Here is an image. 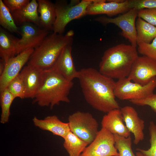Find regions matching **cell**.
Listing matches in <instances>:
<instances>
[{
    "mask_svg": "<svg viewBox=\"0 0 156 156\" xmlns=\"http://www.w3.org/2000/svg\"><path fill=\"white\" fill-rule=\"evenodd\" d=\"M78 79L85 100L94 109L107 113L120 108L114 94L113 79L92 67L79 70Z\"/></svg>",
    "mask_w": 156,
    "mask_h": 156,
    "instance_id": "1",
    "label": "cell"
},
{
    "mask_svg": "<svg viewBox=\"0 0 156 156\" xmlns=\"http://www.w3.org/2000/svg\"><path fill=\"white\" fill-rule=\"evenodd\" d=\"M138 56L136 47L124 43L117 44L105 51L99 63V71L113 79L127 77Z\"/></svg>",
    "mask_w": 156,
    "mask_h": 156,
    "instance_id": "2",
    "label": "cell"
},
{
    "mask_svg": "<svg viewBox=\"0 0 156 156\" xmlns=\"http://www.w3.org/2000/svg\"><path fill=\"white\" fill-rule=\"evenodd\" d=\"M44 70L43 81L36 94L33 103L52 109L61 102H70L68 95L73 85V81L68 80L52 70Z\"/></svg>",
    "mask_w": 156,
    "mask_h": 156,
    "instance_id": "3",
    "label": "cell"
},
{
    "mask_svg": "<svg viewBox=\"0 0 156 156\" xmlns=\"http://www.w3.org/2000/svg\"><path fill=\"white\" fill-rule=\"evenodd\" d=\"M74 34L72 30L64 35L53 32L49 34L41 44L34 49L27 64L43 70L51 69L63 49L72 44Z\"/></svg>",
    "mask_w": 156,
    "mask_h": 156,
    "instance_id": "4",
    "label": "cell"
},
{
    "mask_svg": "<svg viewBox=\"0 0 156 156\" xmlns=\"http://www.w3.org/2000/svg\"><path fill=\"white\" fill-rule=\"evenodd\" d=\"M93 1H73L69 3L65 0L56 1L54 3L56 18L53 27V32L63 34L66 26L70 22L87 15V8Z\"/></svg>",
    "mask_w": 156,
    "mask_h": 156,
    "instance_id": "5",
    "label": "cell"
},
{
    "mask_svg": "<svg viewBox=\"0 0 156 156\" xmlns=\"http://www.w3.org/2000/svg\"><path fill=\"white\" fill-rule=\"evenodd\" d=\"M68 121L70 131L88 145L99 132L98 122L89 112L77 111L69 116Z\"/></svg>",
    "mask_w": 156,
    "mask_h": 156,
    "instance_id": "6",
    "label": "cell"
},
{
    "mask_svg": "<svg viewBox=\"0 0 156 156\" xmlns=\"http://www.w3.org/2000/svg\"><path fill=\"white\" fill-rule=\"evenodd\" d=\"M156 88V77L144 85L133 82L127 77L116 82L114 94L116 98L122 100H138L154 93Z\"/></svg>",
    "mask_w": 156,
    "mask_h": 156,
    "instance_id": "7",
    "label": "cell"
},
{
    "mask_svg": "<svg viewBox=\"0 0 156 156\" xmlns=\"http://www.w3.org/2000/svg\"><path fill=\"white\" fill-rule=\"evenodd\" d=\"M138 11L135 8H131L115 18L103 16L96 17L94 20L104 25L112 23L117 25L122 30L121 35L128 39L132 45L136 47L137 33L135 23L136 18L138 17Z\"/></svg>",
    "mask_w": 156,
    "mask_h": 156,
    "instance_id": "8",
    "label": "cell"
},
{
    "mask_svg": "<svg viewBox=\"0 0 156 156\" xmlns=\"http://www.w3.org/2000/svg\"><path fill=\"white\" fill-rule=\"evenodd\" d=\"M115 144L114 134L102 128L80 156H119Z\"/></svg>",
    "mask_w": 156,
    "mask_h": 156,
    "instance_id": "9",
    "label": "cell"
},
{
    "mask_svg": "<svg viewBox=\"0 0 156 156\" xmlns=\"http://www.w3.org/2000/svg\"><path fill=\"white\" fill-rule=\"evenodd\" d=\"M20 27L21 37L17 43V55L27 49L36 48L50 33L49 31L31 23H23Z\"/></svg>",
    "mask_w": 156,
    "mask_h": 156,
    "instance_id": "10",
    "label": "cell"
},
{
    "mask_svg": "<svg viewBox=\"0 0 156 156\" xmlns=\"http://www.w3.org/2000/svg\"><path fill=\"white\" fill-rule=\"evenodd\" d=\"M156 77V61L142 55L138 56L134 62L127 77L131 81L144 85Z\"/></svg>",
    "mask_w": 156,
    "mask_h": 156,
    "instance_id": "11",
    "label": "cell"
},
{
    "mask_svg": "<svg viewBox=\"0 0 156 156\" xmlns=\"http://www.w3.org/2000/svg\"><path fill=\"white\" fill-rule=\"evenodd\" d=\"M34 49L29 48L10 58L5 64L4 71L0 75V92L5 89L9 83L20 73L29 61Z\"/></svg>",
    "mask_w": 156,
    "mask_h": 156,
    "instance_id": "12",
    "label": "cell"
},
{
    "mask_svg": "<svg viewBox=\"0 0 156 156\" xmlns=\"http://www.w3.org/2000/svg\"><path fill=\"white\" fill-rule=\"evenodd\" d=\"M44 70L28 65L24 67L19 75L25 90V98H34L44 79Z\"/></svg>",
    "mask_w": 156,
    "mask_h": 156,
    "instance_id": "13",
    "label": "cell"
},
{
    "mask_svg": "<svg viewBox=\"0 0 156 156\" xmlns=\"http://www.w3.org/2000/svg\"><path fill=\"white\" fill-rule=\"evenodd\" d=\"M72 44L65 47L55 63L50 69L70 81L78 78L79 71L76 69L72 55Z\"/></svg>",
    "mask_w": 156,
    "mask_h": 156,
    "instance_id": "14",
    "label": "cell"
},
{
    "mask_svg": "<svg viewBox=\"0 0 156 156\" xmlns=\"http://www.w3.org/2000/svg\"><path fill=\"white\" fill-rule=\"evenodd\" d=\"M120 110L127 128L134 136L133 142L138 144L144 138V122L132 106H126L120 108Z\"/></svg>",
    "mask_w": 156,
    "mask_h": 156,
    "instance_id": "15",
    "label": "cell"
},
{
    "mask_svg": "<svg viewBox=\"0 0 156 156\" xmlns=\"http://www.w3.org/2000/svg\"><path fill=\"white\" fill-rule=\"evenodd\" d=\"M106 2L105 0H94L87 8L86 15L105 14L112 16L124 14L131 9L128 0L121 3Z\"/></svg>",
    "mask_w": 156,
    "mask_h": 156,
    "instance_id": "16",
    "label": "cell"
},
{
    "mask_svg": "<svg viewBox=\"0 0 156 156\" xmlns=\"http://www.w3.org/2000/svg\"><path fill=\"white\" fill-rule=\"evenodd\" d=\"M120 108L110 111L103 117L101 124L102 128H105L113 134L127 138L131 132L124 123Z\"/></svg>",
    "mask_w": 156,
    "mask_h": 156,
    "instance_id": "17",
    "label": "cell"
},
{
    "mask_svg": "<svg viewBox=\"0 0 156 156\" xmlns=\"http://www.w3.org/2000/svg\"><path fill=\"white\" fill-rule=\"evenodd\" d=\"M32 120L34 125L40 129L63 138L70 131L68 122L62 121L55 115L47 116L43 119L35 117Z\"/></svg>",
    "mask_w": 156,
    "mask_h": 156,
    "instance_id": "18",
    "label": "cell"
},
{
    "mask_svg": "<svg viewBox=\"0 0 156 156\" xmlns=\"http://www.w3.org/2000/svg\"><path fill=\"white\" fill-rule=\"evenodd\" d=\"M38 7L37 1L32 0L22 8L11 12L16 25L20 26L23 23L29 22L40 27Z\"/></svg>",
    "mask_w": 156,
    "mask_h": 156,
    "instance_id": "19",
    "label": "cell"
},
{
    "mask_svg": "<svg viewBox=\"0 0 156 156\" xmlns=\"http://www.w3.org/2000/svg\"><path fill=\"white\" fill-rule=\"evenodd\" d=\"M18 38L2 27L0 28V56L6 64L10 58L17 55Z\"/></svg>",
    "mask_w": 156,
    "mask_h": 156,
    "instance_id": "20",
    "label": "cell"
},
{
    "mask_svg": "<svg viewBox=\"0 0 156 156\" xmlns=\"http://www.w3.org/2000/svg\"><path fill=\"white\" fill-rule=\"evenodd\" d=\"M40 27L48 31L52 30L56 18L55 3L48 0H38Z\"/></svg>",
    "mask_w": 156,
    "mask_h": 156,
    "instance_id": "21",
    "label": "cell"
},
{
    "mask_svg": "<svg viewBox=\"0 0 156 156\" xmlns=\"http://www.w3.org/2000/svg\"><path fill=\"white\" fill-rule=\"evenodd\" d=\"M137 45L148 44L156 37V27L138 17L135 23Z\"/></svg>",
    "mask_w": 156,
    "mask_h": 156,
    "instance_id": "22",
    "label": "cell"
},
{
    "mask_svg": "<svg viewBox=\"0 0 156 156\" xmlns=\"http://www.w3.org/2000/svg\"><path fill=\"white\" fill-rule=\"evenodd\" d=\"M63 139V146L69 156H80L88 145L71 131Z\"/></svg>",
    "mask_w": 156,
    "mask_h": 156,
    "instance_id": "23",
    "label": "cell"
},
{
    "mask_svg": "<svg viewBox=\"0 0 156 156\" xmlns=\"http://www.w3.org/2000/svg\"><path fill=\"white\" fill-rule=\"evenodd\" d=\"M0 24L9 32L19 33V27L16 25L12 14L4 3L0 0Z\"/></svg>",
    "mask_w": 156,
    "mask_h": 156,
    "instance_id": "24",
    "label": "cell"
},
{
    "mask_svg": "<svg viewBox=\"0 0 156 156\" xmlns=\"http://www.w3.org/2000/svg\"><path fill=\"white\" fill-rule=\"evenodd\" d=\"M15 99L6 88L0 92L1 114L0 122L1 123L4 124L8 122L10 114V107Z\"/></svg>",
    "mask_w": 156,
    "mask_h": 156,
    "instance_id": "25",
    "label": "cell"
},
{
    "mask_svg": "<svg viewBox=\"0 0 156 156\" xmlns=\"http://www.w3.org/2000/svg\"><path fill=\"white\" fill-rule=\"evenodd\" d=\"M115 146L119 154V156H136L132 148V139L131 136L127 138L114 134Z\"/></svg>",
    "mask_w": 156,
    "mask_h": 156,
    "instance_id": "26",
    "label": "cell"
},
{
    "mask_svg": "<svg viewBox=\"0 0 156 156\" xmlns=\"http://www.w3.org/2000/svg\"><path fill=\"white\" fill-rule=\"evenodd\" d=\"M15 98H25V90L19 74L8 84L6 88Z\"/></svg>",
    "mask_w": 156,
    "mask_h": 156,
    "instance_id": "27",
    "label": "cell"
},
{
    "mask_svg": "<svg viewBox=\"0 0 156 156\" xmlns=\"http://www.w3.org/2000/svg\"><path fill=\"white\" fill-rule=\"evenodd\" d=\"M150 147L146 150L138 148L144 156H156V125L153 121L150 122L149 126Z\"/></svg>",
    "mask_w": 156,
    "mask_h": 156,
    "instance_id": "28",
    "label": "cell"
},
{
    "mask_svg": "<svg viewBox=\"0 0 156 156\" xmlns=\"http://www.w3.org/2000/svg\"><path fill=\"white\" fill-rule=\"evenodd\" d=\"M138 45L137 51L139 53L156 61V37L151 43H142Z\"/></svg>",
    "mask_w": 156,
    "mask_h": 156,
    "instance_id": "29",
    "label": "cell"
},
{
    "mask_svg": "<svg viewBox=\"0 0 156 156\" xmlns=\"http://www.w3.org/2000/svg\"><path fill=\"white\" fill-rule=\"evenodd\" d=\"M138 17L156 27V8L138 10Z\"/></svg>",
    "mask_w": 156,
    "mask_h": 156,
    "instance_id": "30",
    "label": "cell"
},
{
    "mask_svg": "<svg viewBox=\"0 0 156 156\" xmlns=\"http://www.w3.org/2000/svg\"><path fill=\"white\" fill-rule=\"evenodd\" d=\"M131 9L134 8L138 10L156 8V0H128Z\"/></svg>",
    "mask_w": 156,
    "mask_h": 156,
    "instance_id": "31",
    "label": "cell"
},
{
    "mask_svg": "<svg viewBox=\"0 0 156 156\" xmlns=\"http://www.w3.org/2000/svg\"><path fill=\"white\" fill-rule=\"evenodd\" d=\"M133 104L139 106H149L156 112V94H152L143 99L129 101Z\"/></svg>",
    "mask_w": 156,
    "mask_h": 156,
    "instance_id": "32",
    "label": "cell"
},
{
    "mask_svg": "<svg viewBox=\"0 0 156 156\" xmlns=\"http://www.w3.org/2000/svg\"><path fill=\"white\" fill-rule=\"evenodd\" d=\"M3 2L10 12L21 9L26 6L29 0H3Z\"/></svg>",
    "mask_w": 156,
    "mask_h": 156,
    "instance_id": "33",
    "label": "cell"
},
{
    "mask_svg": "<svg viewBox=\"0 0 156 156\" xmlns=\"http://www.w3.org/2000/svg\"><path fill=\"white\" fill-rule=\"evenodd\" d=\"M5 63L1 60L0 62V75H1L3 73L5 68Z\"/></svg>",
    "mask_w": 156,
    "mask_h": 156,
    "instance_id": "34",
    "label": "cell"
},
{
    "mask_svg": "<svg viewBox=\"0 0 156 156\" xmlns=\"http://www.w3.org/2000/svg\"><path fill=\"white\" fill-rule=\"evenodd\" d=\"M107 2H112L117 3H121L124 2L125 0H108L107 1Z\"/></svg>",
    "mask_w": 156,
    "mask_h": 156,
    "instance_id": "35",
    "label": "cell"
},
{
    "mask_svg": "<svg viewBox=\"0 0 156 156\" xmlns=\"http://www.w3.org/2000/svg\"><path fill=\"white\" fill-rule=\"evenodd\" d=\"M135 155L136 156H144L140 152L138 151L136 152Z\"/></svg>",
    "mask_w": 156,
    "mask_h": 156,
    "instance_id": "36",
    "label": "cell"
}]
</instances>
